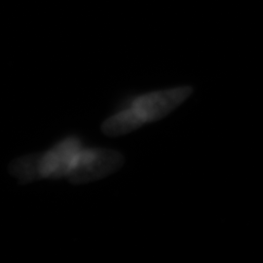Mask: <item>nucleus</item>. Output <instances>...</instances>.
<instances>
[{
    "label": "nucleus",
    "mask_w": 263,
    "mask_h": 263,
    "mask_svg": "<svg viewBox=\"0 0 263 263\" xmlns=\"http://www.w3.org/2000/svg\"><path fill=\"white\" fill-rule=\"evenodd\" d=\"M124 163L125 158L119 151L107 148L82 149L66 178L73 184L89 183L117 172Z\"/></svg>",
    "instance_id": "f257e3e1"
},
{
    "label": "nucleus",
    "mask_w": 263,
    "mask_h": 263,
    "mask_svg": "<svg viewBox=\"0 0 263 263\" xmlns=\"http://www.w3.org/2000/svg\"><path fill=\"white\" fill-rule=\"evenodd\" d=\"M192 93L193 89L188 86L151 92L136 99L132 107L141 114L145 123L155 122L177 109Z\"/></svg>",
    "instance_id": "f03ea898"
},
{
    "label": "nucleus",
    "mask_w": 263,
    "mask_h": 263,
    "mask_svg": "<svg viewBox=\"0 0 263 263\" xmlns=\"http://www.w3.org/2000/svg\"><path fill=\"white\" fill-rule=\"evenodd\" d=\"M83 148L76 137L60 141L52 149L41 154L40 169L42 179L66 178Z\"/></svg>",
    "instance_id": "7ed1b4c3"
},
{
    "label": "nucleus",
    "mask_w": 263,
    "mask_h": 263,
    "mask_svg": "<svg viewBox=\"0 0 263 263\" xmlns=\"http://www.w3.org/2000/svg\"><path fill=\"white\" fill-rule=\"evenodd\" d=\"M146 124L135 108L130 107L117 113L104 121L102 130L108 137H120L136 131Z\"/></svg>",
    "instance_id": "20e7f679"
},
{
    "label": "nucleus",
    "mask_w": 263,
    "mask_h": 263,
    "mask_svg": "<svg viewBox=\"0 0 263 263\" xmlns=\"http://www.w3.org/2000/svg\"><path fill=\"white\" fill-rule=\"evenodd\" d=\"M40 159L41 154L22 156L10 164L9 172L22 184H28L36 179H42Z\"/></svg>",
    "instance_id": "39448f33"
}]
</instances>
